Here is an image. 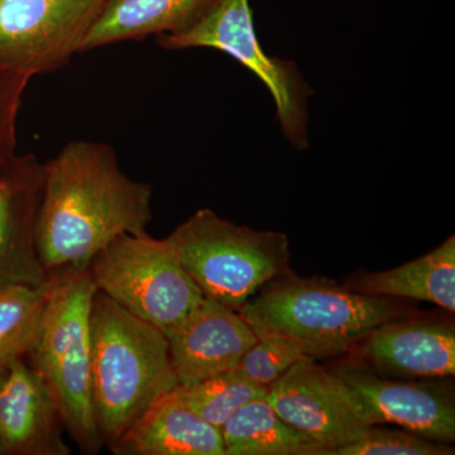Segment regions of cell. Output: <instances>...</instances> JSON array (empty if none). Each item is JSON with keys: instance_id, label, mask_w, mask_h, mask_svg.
<instances>
[{"instance_id": "cell-5", "label": "cell", "mask_w": 455, "mask_h": 455, "mask_svg": "<svg viewBox=\"0 0 455 455\" xmlns=\"http://www.w3.org/2000/svg\"><path fill=\"white\" fill-rule=\"evenodd\" d=\"M166 239L203 295L233 310L292 272L286 235L238 226L211 209L197 211Z\"/></svg>"}, {"instance_id": "cell-19", "label": "cell", "mask_w": 455, "mask_h": 455, "mask_svg": "<svg viewBox=\"0 0 455 455\" xmlns=\"http://www.w3.org/2000/svg\"><path fill=\"white\" fill-rule=\"evenodd\" d=\"M53 286V274L42 284L13 283L0 287V364L27 357L40 334Z\"/></svg>"}, {"instance_id": "cell-10", "label": "cell", "mask_w": 455, "mask_h": 455, "mask_svg": "<svg viewBox=\"0 0 455 455\" xmlns=\"http://www.w3.org/2000/svg\"><path fill=\"white\" fill-rule=\"evenodd\" d=\"M331 371L346 383L370 425L392 424L424 438L454 443L455 397L448 379H390L352 357Z\"/></svg>"}, {"instance_id": "cell-17", "label": "cell", "mask_w": 455, "mask_h": 455, "mask_svg": "<svg viewBox=\"0 0 455 455\" xmlns=\"http://www.w3.org/2000/svg\"><path fill=\"white\" fill-rule=\"evenodd\" d=\"M347 289L367 295L427 301L455 311V236L435 250L400 267L362 272L347 281Z\"/></svg>"}, {"instance_id": "cell-4", "label": "cell", "mask_w": 455, "mask_h": 455, "mask_svg": "<svg viewBox=\"0 0 455 455\" xmlns=\"http://www.w3.org/2000/svg\"><path fill=\"white\" fill-rule=\"evenodd\" d=\"M52 274L40 334L27 357L49 388L66 433L83 453L95 455L104 447L92 398L90 315L98 289L88 269Z\"/></svg>"}, {"instance_id": "cell-14", "label": "cell", "mask_w": 455, "mask_h": 455, "mask_svg": "<svg viewBox=\"0 0 455 455\" xmlns=\"http://www.w3.org/2000/svg\"><path fill=\"white\" fill-rule=\"evenodd\" d=\"M65 427L49 388L23 358L8 364L0 383V454L70 455Z\"/></svg>"}, {"instance_id": "cell-24", "label": "cell", "mask_w": 455, "mask_h": 455, "mask_svg": "<svg viewBox=\"0 0 455 455\" xmlns=\"http://www.w3.org/2000/svg\"><path fill=\"white\" fill-rule=\"evenodd\" d=\"M7 370L8 367L2 366V364H0V383L4 379L5 374H7Z\"/></svg>"}, {"instance_id": "cell-9", "label": "cell", "mask_w": 455, "mask_h": 455, "mask_svg": "<svg viewBox=\"0 0 455 455\" xmlns=\"http://www.w3.org/2000/svg\"><path fill=\"white\" fill-rule=\"evenodd\" d=\"M266 400L286 423L328 455L363 436L368 424L352 391L331 370L305 357L268 387Z\"/></svg>"}, {"instance_id": "cell-15", "label": "cell", "mask_w": 455, "mask_h": 455, "mask_svg": "<svg viewBox=\"0 0 455 455\" xmlns=\"http://www.w3.org/2000/svg\"><path fill=\"white\" fill-rule=\"evenodd\" d=\"M116 455H226L221 430L171 391L109 447Z\"/></svg>"}, {"instance_id": "cell-22", "label": "cell", "mask_w": 455, "mask_h": 455, "mask_svg": "<svg viewBox=\"0 0 455 455\" xmlns=\"http://www.w3.org/2000/svg\"><path fill=\"white\" fill-rule=\"evenodd\" d=\"M305 357L307 355L292 341L276 335H266L259 338L245 352L236 368L254 382L268 388L296 362Z\"/></svg>"}, {"instance_id": "cell-6", "label": "cell", "mask_w": 455, "mask_h": 455, "mask_svg": "<svg viewBox=\"0 0 455 455\" xmlns=\"http://www.w3.org/2000/svg\"><path fill=\"white\" fill-rule=\"evenodd\" d=\"M88 271L99 291L164 334L205 298L169 241L147 232L114 239Z\"/></svg>"}, {"instance_id": "cell-23", "label": "cell", "mask_w": 455, "mask_h": 455, "mask_svg": "<svg viewBox=\"0 0 455 455\" xmlns=\"http://www.w3.org/2000/svg\"><path fill=\"white\" fill-rule=\"evenodd\" d=\"M31 76L0 68V164L16 155L17 116Z\"/></svg>"}, {"instance_id": "cell-8", "label": "cell", "mask_w": 455, "mask_h": 455, "mask_svg": "<svg viewBox=\"0 0 455 455\" xmlns=\"http://www.w3.org/2000/svg\"><path fill=\"white\" fill-rule=\"evenodd\" d=\"M108 2L0 0V68L33 77L64 68Z\"/></svg>"}, {"instance_id": "cell-13", "label": "cell", "mask_w": 455, "mask_h": 455, "mask_svg": "<svg viewBox=\"0 0 455 455\" xmlns=\"http://www.w3.org/2000/svg\"><path fill=\"white\" fill-rule=\"evenodd\" d=\"M164 335L179 386L194 385L236 368L259 340L238 311L209 298Z\"/></svg>"}, {"instance_id": "cell-2", "label": "cell", "mask_w": 455, "mask_h": 455, "mask_svg": "<svg viewBox=\"0 0 455 455\" xmlns=\"http://www.w3.org/2000/svg\"><path fill=\"white\" fill-rule=\"evenodd\" d=\"M90 338L92 409L103 444L109 448L179 381L164 331L99 290Z\"/></svg>"}, {"instance_id": "cell-12", "label": "cell", "mask_w": 455, "mask_h": 455, "mask_svg": "<svg viewBox=\"0 0 455 455\" xmlns=\"http://www.w3.org/2000/svg\"><path fill=\"white\" fill-rule=\"evenodd\" d=\"M374 372L403 379H451L455 374V326L448 320H388L355 348Z\"/></svg>"}, {"instance_id": "cell-16", "label": "cell", "mask_w": 455, "mask_h": 455, "mask_svg": "<svg viewBox=\"0 0 455 455\" xmlns=\"http://www.w3.org/2000/svg\"><path fill=\"white\" fill-rule=\"evenodd\" d=\"M220 0H109L84 42L82 53L149 36L178 35L196 26Z\"/></svg>"}, {"instance_id": "cell-20", "label": "cell", "mask_w": 455, "mask_h": 455, "mask_svg": "<svg viewBox=\"0 0 455 455\" xmlns=\"http://www.w3.org/2000/svg\"><path fill=\"white\" fill-rule=\"evenodd\" d=\"M175 391L204 420L221 429L236 410L254 398L266 397L268 388L233 368L194 385L178 386Z\"/></svg>"}, {"instance_id": "cell-1", "label": "cell", "mask_w": 455, "mask_h": 455, "mask_svg": "<svg viewBox=\"0 0 455 455\" xmlns=\"http://www.w3.org/2000/svg\"><path fill=\"white\" fill-rule=\"evenodd\" d=\"M152 187L125 175L107 143L74 140L44 164L36 245L47 272L88 269L110 242L147 232Z\"/></svg>"}, {"instance_id": "cell-21", "label": "cell", "mask_w": 455, "mask_h": 455, "mask_svg": "<svg viewBox=\"0 0 455 455\" xmlns=\"http://www.w3.org/2000/svg\"><path fill=\"white\" fill-rule=\"evenodd\" d=\"M447 443L434 442L405 429L371 427L355 442L329 451L328 455H453Z\"/></svg>"}, {"instance_id": "cell-3", "label": "cell", "mask_w": 455, "mask_h": 455, "mask_svg": "<svg viewBox=\"0 0 455 455\" xmlns=\"http://www.w3.org/2000/svg\"><path fill=\"white\" fill-rule=\"evenodd\" d=\"M238 313L257 337L276 335L307 357H338L355 348L376 326L409 310L398 299L367 295L322 276L275 278Z\"/></svg>"}, {"instance_id": "cell-18", "label": "cell", "mask_w": 455, "mask_h": 455, "mask_svg": "<svg viewBox=\"0 0 455 455\" xmlns=\"http://www.w3.org/2000/svg\"><path fill=\"white\" fill-rule=\"evenodd\" d=\"M226 455H319L322 448L286 423L266 397L254 398L221 427Z\"/></svg>"}, {"instance_id": "cell-7", "label": "cell", "mask_w": 455, "mask_h": 455, "mask_svg": "<svg viewBox=\"0 0 455 455\" xmlns=\"http://www.w3.org/2000/svg\"><path fill=\"white\" fill-rule=\"evenodd\" d=\"M164 50L212 49L227 53L265 84L276 107L281 132L298 149H309V101L314 92L299 66L262 49L250 0H220L196 26L178 35H161Z\"/></svg>"}, {"instance_id": "cell-11", "label": "cell", "mask_w": 455, "mask_h": 455, "mask_svg": "<svg viewBox=\"0 0 455 455\" xmlns=\"http://www.w3.org/2000/svg\"><path fill=\"white\" fill-rule=\"evenodd\" d=\"M44 179V164L35 155L0 164V287L49 280L36 245Z\"/></svg>"}]
</instances>
